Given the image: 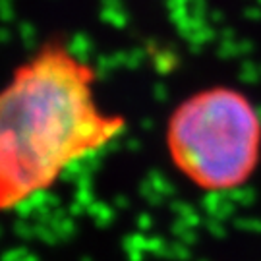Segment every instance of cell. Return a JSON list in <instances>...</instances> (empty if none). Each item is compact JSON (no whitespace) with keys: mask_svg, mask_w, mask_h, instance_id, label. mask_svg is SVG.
<instances>
[{"mask_svg":"<svg viewBox=\"0 0 261 261\" xmlns=\"http://www.w3.org/2000/svg\"><path fill=\"white\" fill-rule=\"evenodd\" d=\"M124 130L126 118L97 97L93 66L66 41L48 39L0 89V211L50 190Z\"/></svg>","mask_w":261,"mask_h":261,"instance_id":"1","label":"cell"},{"mask_svg":"<svg viewBox=\"0 0 261 261\" xmlns=\"http://www.w3.org/2000/svg\"><path fill=\"white\" fill-rule=\"evenodd\" d=\"M165 141L172 165L196 188L236 190L259 165V112L236 87H205L174 107Z\"/></svg>","mask_w":261,"mask_h":261,"instance_id":"2","label":"cell"}]
</instances>
